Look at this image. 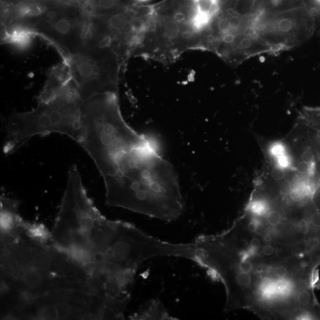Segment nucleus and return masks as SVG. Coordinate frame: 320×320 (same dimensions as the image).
I'll return each mask as SVG.
<instances>
[{
	"label": "nucleus",
	"instance_id": "1",
	"mask_svg": "<svg viewBox=\"0 0 320 320\" xmlns=\"http://www.w3.org/2000/svg\"><path fill=\"white\" fill-rule=\"evenodd\" d=\"M2 296L14 302L52 291H89V275L81 265L53 245L51 234L21 221L12 232L1 235Z\"/></svg>",
	"mask_w": 320,
	"mask_h": 320
},
{
	"label": "nucleus",
	"instance_id": "2",
	"mask_svg": "<svg viewBox=\"0 0 320 320\" xmlns=\"http://www.w3.org/2000/svg\"><path fill=\"white\" fill-rule=\"evenodd\" d=\"M78 142L103 177L113 173L118 157L151 139L138 134L122 116L117 93H104L83 100Z\"/></svg>",
	"mask_w": 320,
	"mask_h": 320
},
{
	"label": "nucleus",
	"instance_id": "3",
	"mask_svg": "<svg viewBox=\"0 0 320 320\" xmlns=\"http://www.w3.org/2000/svg\"><path fill=\"white\" fill-rule=\"evenodd\" d=\"M105 218L89 197L77 167L72 165L51 231L53 245L85 270L94 267L93 237Z\"/></svg>",
	"mask_w": 320,
	"mask_h": 320
},
{
	"label": "nucleus",
	"instance_id": "4",
	"mask_svg": "<svg viewBox=\"0 0 320 320\" xmlns=\"http://www.w3.org/2000/svg\"><path fill=\"white\" fill-rule=\"evenodd\" d=\"M82 99L73 80L59 95L47 102H38L26 112L16 113L8 119L4 152H12L34 136L51 134L67 135L80 142Z\"/></svg>",
	"mask_w": 320,
	"mask_h": 320
},
{
	"label": "nucleus",
	"instance_id": "5",
	"mask_svg": "<svg viewBox=\"0 0 320 320\" xmlns=\"http://www.w3.org/2000/svg\"><path fill=\"white\" fill-rule=\"evenodd\" d=\"M2 319H118L111 305L96 295L80 289L52 291L14 302Z\"/></svg>",
	"mask_w": 320,
	"mask_h": 320
},
{
	"label": "nucleus",
	"instance_id": "6",
	"mask_svg": "<svg viewBox=\"0 0 320 320\" xmlns=\"http://www.w3.org/2000/svg\"><path fill=\"white\" fill-rule=\"evenodd\" d=\"M91 19L83 6L66 1L52 3L40 16L22 25L53 46L64 62L84 49Z\"/></svg>",
	"mask_w": 320,
	"mask_h": 320
},
{
	"label": "nucleus",
	"instance_id": "7",
	"mask_svg": "<svg viewBox=\"0 0 320 320\" xmlns=\"http://www.w3.org/2000/svg\"><path fill=\"white\" fill-rule=\"evenodd\" d=\"M64 63L69 68L82 99L104 93L118 94L126 64L113 49L86 47Z\"/></svg>",
	"mask_w": 320,
	"mask_h": 320
},
{
	"label": "nucleus",
	"instance_id": "8",
	"mask_svg": "<svg viewBox=\"0 0 320 320\" xmlns=\"http://www.w3.org/2000/svg\"><path fill=\"white\" fill-rule=\"evenodd\" d=\"M257 12L254 30L275 53L296 47L313 35V15L303 6L274 12Z\"/></svg>",
	"mask_w": 320,
	"mask_h": 320
},
{
	"label": "nucleus",
	"instance_id": "9",
	"mask_svg": "<svg viewBox=\"0 0 320 320\" xmlns=\"http://www.w3.org/2000/svg\"><path fill=\"white\" fill-rule=\"evenodd\" d=\"M207 51L213 52L226 63L237 66L250 57L262 53H275L253 27L239 34H229L208 43Z\"/></svg>",
	"mask_w": 320,
	"mask_h": 320
},
{
	"label": "nucleus",
	"instance_id": "10",
	"mask_svg": "<svg viewBox=\"0 0 320 320\" xmlns=\"http://www.w3.org/2000/svg\"><path fill=\"white\" fill-rule=\"evenodd\" d=\"M72 80L69 68L66 63L62 62L53 66L49 70L38 102H47L55 98Z\"/></svg>",
	"mask_w": 320,
	"mask_h": 320
},
{
	"label": "nucleus",
	"instance_id": "11",
	"mask_svg": "<svg viewBox=\"0 0 320 320\" xmlns=\"http://www.w3.org/2000/svg\"><path fill=\"white\" fill-rule=\"evenodd\" d=\"M138 3L136 0H85L82 6L91 16L103 17L122 12Z\"/></svg>",
	"mask_w": 320,
	"mask_h": 320
},
{
	"label": "nucleus",
	"instance_id": "12",
	"mask_svg": "<svg viewBox=\"0 0 320 320\" xmlns=\"http://www.w3.org/2000/svg\"><path fill=\"white\" fill-rule=\"evenodd\" d=\"M35 36L23 25L12 23L2 28V41L17 50H26L31 47Z\"/></svg>",
	"mask_w": 320,
	"mask_h": 320
},
{
	"label": "nucleus",
	"instance_id": "13",
	"mask_svg": "<svg viewBox=\"0 0 320 320\" xmlns=\"http://www.w3.org/2000/svg\"><path fill=\"white\" fill-rule=\"evenodd\" d=\"M19 206L17 200L1 197V235L14 231L22 220L18 213Z\"/></svg>",
	"mask_w": 320,
	"mask_h": 320
},
{
	"label": "nucleus",
	"instance_id": "14",
	"mask_svg": "<svg viewBox=\"0 0 320 320\" xmlns=\"http://www.w3.org/2000/svg\"><path fill=\"white\" fill-rule=\"evenodd\" d=\"M131 319H174L159 299H153L143 304L141 308L133 314Z\"/></svg>",
	"mask_w": 320,
	"mask_h": 320
},
{
	"label": "nucleus",
	"instance_id": "15",
	"mask_svg": "<svg viewBox=\"0 0 320 320\" xmlns=\"http://www.w3.org/2000/svg\"><path fill=\"white\" fill-rule=\"evenodd\" d=\"M295 0H264L256 11L264 13H271L283 10L286 4L294 3Z\"/></svg>",
	"mask_w": 320,
	"mask_h": 320
},
{
	"label": "nucleus",
	"instance_id": "16",
	"mask_svg": "<svg viewBox=\"0 0 320 320\" xmlns=\"http://www.w3.org/2000/svg\"><path fill=\"white\" fill-rule=\"evenodd\" d=\"M297 302L301 307L310 306L313 303V297L311 291L307 289L300 290L297 296Z\"/></svg>",
	"mask_w": 320,
	"mask_h": 320
},
{
	"label": "nucleus",
	"instance_id": "17",
	"mask_svg": "<svg viewBox=\"0 0 320 320\" xmlns=\"http://www.w3.org/2000/svg\"><path fill=\"white\" fill-rule=\"evenodd\" d=\"M268 224L272 226H276L282 221V215L278 211H272L267 216Z\"/></svg>",
	"mask_w": 320,
	"mask_h": 320
},
{
	"label": "nucleus",
	"instance_id": "18",
	"mask_svg": "<svg viewBox=\"0 0 320 320\" xmlns=\"http://www.w3.org/2000/svg\"><path fill=\"white\" fill-rule=\"evenodd\" d=\"M310 224L315 228H320V212L315 211L311 215Z\"/></svg>",
	"mask_w": 320,
	"mask_h": 320
},
{
	"label": "nucleus",
	"instance_id": "19",
	"mask_svg": "<svg viewBox=\"0 0 320 320\" xmlns=\"http://www.w3.org/2000/svg\"><path fill=\"white\" fill-rule=\"evenodd\" d=\"M284 176H285V172H284L282 168L279 167L273 168L271 171L272 178L275 180V181L282 180L284 178Z\"/></svg>",
	"mask_w": 320,
	"mask_h": 320
},
{
	"label": "nucleus",
	"instance_id": "20",
	"mask_svg": "<svg viewBox=\"0 0 320 320\" xmlns=\"http://www.w3.org/2000/svg\"><path fill=\"white\" fill-rule=\"evenodd\" d=\"M302 160L306 163L311 164L315 159L314 154L311 150L305 151L302 155Z\"/></svg>",
	"mask_w": 320,
	"mask_h": 320
},
{
	"label": "nucleus",
	"instance_id": "21",
	"mask_svg": "<svg viewBox=\"0 0 320 320\" xmlns=\"http://www.w3.org/2000/svg\"><path fill=\"white\" fill-rule=\"evenodd\" d=\"M298 228H299L300 231L303 235H307L309 232V229H310V226H309V223L306 219H301L299 222V225H298Z\"/></svg>",
	"mask_w": 320,
	"mask_h": 320
},
{
	"label": "nucleus",
	"instance_id": "22",
	"mask_svg": "<svg viewBox=\"0 0 320 320\" xmlns=\"http://www.w3.org/2000/svg\"><path fill=\"white\" fill-rule=\"evenodd\" d=\"M310 164L305 161H301L297 166L298 170L302 174H307L310 170Z\"/></svg>",
	"mask_w": 320,
	"mask_h": 320
},
{
	"label": "nucleus",
	"instance_id": "23",
	"mask_svg": "<svg viewBox=\"0 0 320 320\" xmlns=\"http://www.w3.org/2000/svg\"><path fill=\"white\" fill-rule=\"evenodd\" d=\"M261 241L259 239L256 238V237H254V238L252 239L251 240L250 244V249L253 250L254 251H257L258 249H260L261 247Z\"/></svg>",
	"mask_w": 320,
	"mask_h": 320
},
{
	"label": "nucleus",
	"instance_id": "24",
	"mask_svg": "<svg viewBox=\"0 0 320 320\" xmlns=\"http://www.w3.org/2000/svg\"><path fill=\"white\" fill-rule=\"evenodd\" d=\"M264 0H250V13L256 12Z\"/></svg>",
	"mask_w": 320,
	"mask_h": 320
},
{
	"label": "nucleus",
	"instance_id": "25",
	"mask_svg": "<svg viewBox=\"0 0 320 320\" xmlns=\"http://www.w3.org/2000/svg\"><path fill=\"white\" fill-rule=\"evenodd\" d=\"M260 222L257 220H253L249 223L248 225V229L251 232H256L258 228L260 227Z\"/></svg>",
	"mask_w": 320,
	"mask_h": 320
},
{
	"label": "nucleus",
	"instance_id": "26",
	"mask_svg": "<svg viewBox=\"0 0 320 320\" xmlns=\"http://www.w3.org/2000/svg\"><path fill=\"white\" fill-rule=\"evenodd\" d=\"M274 249L271 245H266L264 247L263 249H262V253L266 256H271L274 253Z\"/></svg>",
	"mask_w": 320,
	"mask_h": 320
},
{
	"label": "nucleus",
	"instance_id": "27",
	"mask_svg": "<svg viewBox=\"0 0 320 320\" xmlns=\"http://www.w3.org/2000/svg\"><path fill=\"white\" fill-rule=\"evenodd\" d=\"M276 273L277 276L279 277L280 278L283 279L287 275V269L285 267H280L276 269Z\"/></svg>",
	"mask_w": 320,
	"mask_h": 320
},
{
	"label": "nucleus",
	"instance_id": "28",
	"mask_svg": "<svg viewBox=\"0 0 320 320\" xmlns=\"http://www.w3.org/2000/svg\"><path fill=\"white\" fill-rule=\"evenodd\" d=\"M138 3L142 4L143 3H145L146 2L149 1V0H136Z\"/></svg>",
	"mask_w": 320,
	"mask_h": 320
}]
</instances>
